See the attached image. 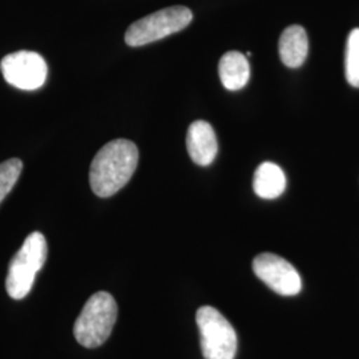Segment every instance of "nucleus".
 I'll return each mask as SVG.
<instances>
[{
	"instance_id": "obj_1",
	"label": "nucleus",
	"mask_w": 359,
	"mask_h": 359,
	"mask_svg": "<svg viewBox=\"0 0 359 359\" xmlns=\"http://www.w3.org/2000/svg\"><path fill=\"white\" fill-rule=\"evenodd\" d=\"M139 164L135 142L118 139L105 144L90 163V184L97 197H111L132 179Z\"/></svg>"
},
{
	"instance_id": "obj_2",
	"label": "nucleus",
	"mask_w": 359,
	"mask_h": 359,
	"mask_svg": "<svg viewBox=\"0 0 359 359\" xmlns=\"http://www.w3.org/2000/svg\"><path fill=\"white\" fill-rule=\"evenodd\" d=\"M116 320L117 304L112 295L107 292L90 295L74 326L77 342L87 348L102 346L112 333Z\"/></svg>"
},
{
	"instance_id": "obj_3",
	"label": "nucleus",
	"mask_w": 359,
	"mask_h": 359,
	"mask_svg": "<svg viewBox=\"0 0 359 359\" xmlns=\"http://www.w3.org/2000/svg\"><path fill=\"white\" fill-rule=\"evenodd\" d=\"M47 241L40 231L31 233L13 256L6 280V289L13 299L25 298L32 289L39 270L47 259Z\"/></svg>"
},
{
	"instance_id": "obj_4",
	"label": "nucleus",
	"mask_w": 359,
	"mask_h": 359,
	"mask_svg": "<svg viewBox=\"0 0 359 359\" xmlns=\"http://www.w3.org/2000/svg\"><path fill=\"white\" fill-rule=\"evenodd\" d=\"M193 13L188 7L173 6L151 13L129 26L126 43L129 47H142L182 31L192 22Z\"/></svg>"
},
{
	"instance_id": "obj_5",
	"label": "nucleus",
	"mask_w": 359,
	"mask_h": 359,
	"mask_svg": "<svg viewBox=\"0 0 359 359\" xmlns=\"http://www.w3.org/2000/svg\"><path fill=\"white\" fill-rule=\"evenodd\" d=\"M196 322L201 335V351L205 359H234L237 334L231 322L217 309L203 306L197 310Z\"/></svg>"
},
{
	"instance_id": "obj_6",
	"label": "nucleus",
	"mask_w": 359,
	"mask_h": 359,
	"mask_svg": "<svg viewBox=\"0 0 359 359\" xmlns=\"http://www.w3.org/2000/svg\"><path fill=\"white\" fill-rule=\"evenodd\" d=\"M1 74L15 88L34 90L40 88L47 79L48 67L46 60L32 51H18L1 59Z\"/></svg>"
},
{
	"instance_id": "obj_7",
	"label": "nucleus",
	"mask_w": 359,
	"mask_h": 359,
	"mask_svg": "<svg viewBox=\"0 0 359 359\" xmlns=\"http://www.w3.org/2000/svg\"><path fill=\"white\" fill-rule=\"evenodd\" d=\"M253 271L277 294L290 297L302 290L299 273L283 257L273 253H261L253 261Z\"/></svg>"
},
{
	"instance_id": "obj_8",
	"label": "nucleus",
	"mask_w": 359,
	"mask_h": 359,
	"mask_svg": "<svg viewBox=\"0 0 359 359\" xmlns=\"http://www.w3.org/2000/svg\"><path fill=\"white\" fill-rule=\"evenodd\" d=\"M187 149L197 165L208 167L217 156V137L212 126L204 121H193L187 133Z\"/></svg>"
},
{
	"instance_id": "obj_9",
	"label": "nucleus",
	"mask_w": 359,
	"mask_h": 359,
	"mask_svg": "<svg viewBox=\"0 0 359 359\" xmlns=\"http://www.w3.org/2000/svg\"><path fill=\"white\" fill-rule=\"evenodd\" d=\"M280 57L289 68H298L304 65L309 53V39L305 28L301 26L287 27L278 43Z\"/></svg>"
},
{
	"instance_id": "obj_10",
	"label": "nucleus",
	"mask_w": 359,
	"mask_h": 359,
	"mask_svg": "<svg viewBox=\"0 0 359 359\" xmlns=\"http://www.w3.org/2000/svg\"><path fill=\"white\" fill-rule=\"evenodd\" d=\"M218 75L226 90H243L250 76V67L246 56L241 52H226L219 60Z\"/></svg>"
},
{
	"instance_id": "obj_11",
	"label": "nucleus",
	"mask_w": 359,
	"mask_h": 359,
	"mask_svg": "<svg viewBox=\"0 0 359 359\" xmlns=\"http://www.w3.org/2000/svg\"><path fill=\"white\" fill-rule=\"evenodd\" d=\"M253 189L264 200L280 197L286 189V176L283 169L274 163H262L255 172Z\"/></svg>"
},
{
	"instance_id": "obj_12",
	"label": "nucleus",
	"mask_w": 359,
	"mask_h": 359,
	"mask_svg": "<svg viewBox=\"0 0 359 359\" xmlns=\"http://www.w3.org/2000/svg\"><path fill=\"white\" fill-rule=\"evenodd\" d=\"M345 74L347 83L359 88V28L353 29L347 38Z\"/></svg>"
},
{
	"instance_id": "obj_13",
	"label": "nucleus",
	"mask_w": 359,
	"mask_h": 359,
	"mask_svg": "<svg viewBox=\"0 0 359 359\" xmlns=\"http://www.w3.org/2000/svg\"><path fill=\"white\" fill-rule=\"evenodd\" d=\"M23 170V163L19 158H10L0 164V204L13 191L16 181Z\"/></svg>"
}]
</instances>
